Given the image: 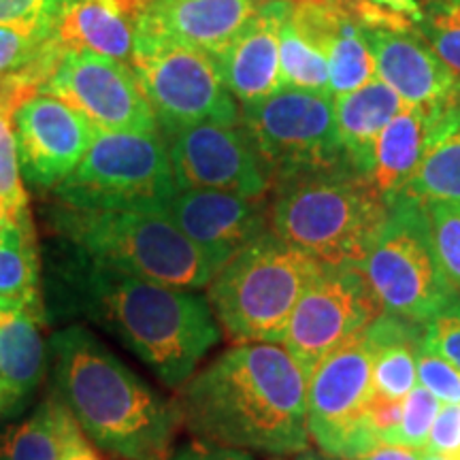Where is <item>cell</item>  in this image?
Returning <instances> with one entry per match:
<instances>
[{
	"mask_svg": "<svg viewBox=\"0 0 460 460\" xmlns=\"http://www.w3.org/2000/svg\"><path fill=\"white\" fill-rule=\"evenodd\" d=\"M197 439L267 456L309 450L307 376L281 343H234L180 388Z\"/></svg>",
	"mask_w": 460,
	"mask_h": 460,
	"instance_id": "obj_1",
	"label": "cell"
},
{
	"mask_svg": "<svg viewBox=\"0 0 460 460\" xmlns=\"http://www.w3.org/2000/svg\"><path fill=\"white\" fill-rule=\"evenodd\" d=\"M48 345L51 394L99 450L115 460L171 452L181 427L177 399L160 394L85 326H62Z\"/></svg>",
	"mask_w": 460,
	"mask_h": 460,
	"instance_id": "obj_2",
	"label": "cell"
},
{
	"mask_svg": "<svg viewBox=\"0 0 460 460\" xmlns=\"http://www.w3.org/2000/svg\"><path fill=\"white\" fill-rule=\"evenodd\" d=\"M71 307L135 354L164 388L180 390L220 343L207 296L111 271L79 256Z\"/></svg>",
	"mask_w": 460,
	"mask_h": 460,
	"instance_id": "obj_3",
	"label": "cell"
},
{
	"mask_svg": "<svg viewBox=\"0 0 460 460\" xmlns=\"http://www.w3.org/2000/svg\"><path fill=\"white\" fill-rule=\"evenodd\" d=\"M388 209L369 177L339 164L275 181L271 230L322 267H360Z\"/></svg>",
	"mask_w": 460,
	"mask_h": 460,
	"instance_id": "obj_4",
	"label": "cell"
},
{
	"mask_svg": "<svg viewBox=\"0 0 460 460\" xmlns=\"http://www.w3.org/2000/svg\"><path fill=\"white\" fill-rule=\"evenodd\" d=\"M54 226L77 256L130 278L197 292L217 273L166 207L75 209L58 203Z\"/></svg>",
	"mask_w": 460,
	"mask_h": 460,
	"instance_id": "obj_5",
	"label": "cell"
},
{
	"mask_svg": "<svg viewBox=\"0 0 460 460\" xmlns=\"http://www.w3.org/2000/svg\"><path fill=\"white\" fill-rule=\"evenodd\" d=\"M322 269L267 230L222 264L207 286V301L230 341L284 343L296 303Z\"/></svg>",
	"mask_w": 460,
	"mask_h": 460,
	"instance_id": "obj_6",
	"label": "cell"
},
{
	"mask_svg": "<svg viewBox=\"0 0 460 460\" xmlns=\"http://www.w3.org/2000/svg\"><path fill=\"white\" fill-rule=\"evenodd\" d=\"M388 205V220L358 269L382 312L427 324L460 292L437 261L424 203L401 192Z\"/></svg>",
	"mask_w": 460,
	"mask_h": 460,
	"instance_id": "obj_7",
	"label": "cell"
},
{
	"mask_svg": "<svg viewBox=\"0 0 460 460\" xmlns=\"http://www.w3.org/2000/svg\"><path fill=\"white\" fill-rule=\"evenodd\" d=\"M51 192L75 209H137L166 207L180 190L163 132L99 130L77 169Z\"/></svg>",
	"mask_w": 460,
	"mask_h": 460,
	"instance_id": "obj_8",
	"label": "cell"
},
{
	"mask_svg": "<svg viewBox=\"0 0 460 460\" xmlns=\"http://www.w3.org/2000/svg\"><path fill=\"white\" fill-rule=\"evenodd\" d=\"M130 66L164 139L203 122L241 124V105L211 54L139 37Z\"/></svg>",
	"mask_w": 460,
	"mask_h": 460,
	"instance_id": "obj_9",
	"label": "cell"
},
{
	"mask_svg": "<svg viewBox=\"0 0 460 460\" xmlns=\"http://www.w3.org/2000/svg\"><path fill=\"white\" fill-rule=\"evenodd\" d=\"M241 126L254 143L271 181L348 164L335 135L332 96L284 88L241 105Z\"/></svg>",
	"mask_w": 460,
	"mask_h": 460,
	"instance_id": "obj_10",
	"label": "cell"
},
{
	"mask_svg": "<svg viewBox=\"0 0 460 460\" xmlns=\"http://www.w3.org/2000/svg\"><path fill=\"white\" fill-rule=\"evenodd\" d=\"M371 394V348L365 331L322 358L307 377V429L322 454L356 460L382 441L362 407Z\"/></svg>",
	"mask_w": 460,
	"mask_h": 460,
	"instance_id": "obj_11",
	"label": "cell"
},
{
	"mask_svg": "<svg viewBox=\"0 0 460 460\" xmlns=\"http://www.w3.org/2000/svg\"><path fill=\"white\" fill-rule=\"evenodd\" d=\"M379 314L358 267H324L296 303L281 345L309 377L322 358L358 337Z\"/></svg>",
	"mask_w": 460,
	"mask_h": 460,
	"instance_id": "obj_12",
	"label": "cell"
},
{
	"mask_svg": "<svg viewBox=\"0 0 460 460\" xmlns=\"http://www.w3.org/2000/svg\"><path fill=\"white\" fill-rule=\"evenodd\" d=\"M177 190L271 197L273 181L241 124L203 122L166 137Z\"/></svg>",
	"mask_w": 460,
	"mask_h": 460,
	"instance_id": "obj_13",
	"label": "cell"
},
{
	"mask_svg": "<svg viewBox=\"0 0 460 460\" xmlns=\"http://www.w3.org/2000/svg\"><path fill=\"white\" fill-rule=\"evenodd\" d=\"M43 94L77 109L101 132L160 130L130 65L92 54L65 51Z\"/></svg>",
	"mask_w": 460,
	"mask_h": 460,
	"instance_id": "obj_14",
	"label": "cell"
},
{
	"mask_svg": "<svg viewBox=\"0 0 460 460\" xmlns=\"http://www.w3.org/2000/svg\"><path fill=\"white\" fill-rule=\"evenodd\" d=\"M22 175L28 186L54 190L77 169L96 130L77 109L51 94H37L13 113Z\"/></svg>",
	"mask_w": 460,
	"mask_h": 460,
	"instance_id": "obj_15",
	"label": "cell"
},
{
	"mask_svg": "<svg viewBox=\"0 0 460 460\" xmlns=\"http://www.w3.org/2000/svg\"><path fill=\"white\" fill-rule=\"evenodd\" d=\"M166 211L220 271L234 254L271 230V197L247 199L216 190H180Z\"/></svg>",
	"mask_w": 460,
	"mask_h": 460,
	"instance_id": "obj_16",
	"label": "cell"
},
{
	"mask_svg": "<svg viewBox=\"0 0 460 460\" xmlns=\"http://www.w3.org/2000/svg\"><path fill=\"white\" fill-rule=\"evenodd\" d=\"M365 28V26H362ZM377 79L407 105L452 109L460 105V77L444 65L418 31L365 28Z\"/></svg>",
	"mask_w": 460,
	"mask_h": 460,
	"instance_id": "obj_17",
	"label": "cell"
},
{
	"mask_svg": "<svg viewBox=\"0 0 460 460\" xmlns=\"http://www.w3.org/2000/svg\"><path fill=\"white\" fill-rule=\"evenodd\" d=\"M267 0H147L139 37L220 54Z\"/></svg>",
	"mask_w": 460,
	"mask_h": 460,
	"instance_id": "obj_18",
	"label": "cell"
},
{
	"mask_svg": "<svg viewBox=\"0 0 460 460\" xmlns=\"http://www.w3.org/2000/svg\"><path fill=\"white\" fill-rule=\"evenodd\" d=\"M290 4L292 0H267L237 37L214 56L224 85L239 105H250L284 90L279 32Z\"/></svg>",
	"mask_w": 460,
	"mask_h": 460,
	"instance_id": "obj_19",
	"label": "cell"
},
{
	"mask_svg": "<svg viewBox=\"0 0 460 460\" xmlns=\"http://www.w3.org/2000/svg\"><path fill=\"white\" fill-rule=\"evenodd\" d=\"M339 15V0H292L279 32L284 88L331 96L329 54Z\"/></svg>",
	"mask_w": 460,
	"mask_h": 460,
	"instance_id": "obj_20",
	"label": "cell"
},
{
	"mask_svg": "<svg viewBox=\"0 0 460 460\" xmlns=\"http://www.w3.org/2000/svg\"><path fill=\"white\" fill-rule=\"evenodd\" d=\"M45 307L0 301V379L7 390L4 416L13 418L31 405L49 373V345L43 337Z\"/></svg>",
	"mask_w": 460,
	"mask_h": 460,
	"instance_id": "obj_21",
	"label": "cell"
},
{
	"mask_svg": "<svg viewBox=\"0 0 460 460\" xmlns=\"http://www.w3.org/2000/svg\"><path fill=\"white\" fill-rule=\"evenodd\" d=\"M147 0H68L56 22L65 51L130 65Z\"/></svg>",
	"mask_w": 460,
	"mask_h": 460,
	"instance_id": "obj_22",
	"label": "cell"
},
{
	"mask_svg": "<svg viewBox=\"0 0 460 460\" xmlns=\"http://www.w3.org/2000/svg\"><path fill=\"white\" fill-rule=\"evenodd\" d=\"M441 111L446 109H429L405 102L377 137L367 177L388 203L410 183L427 147L430 128Z\"/></svg>",
	"mask_w": 460,
	"mask_h": 460,
	"instance_id": "obj_23",
	"label": "cell"
},
{
	"mask_svg": "<svg viewBox=\"0 0 460 460\" xmlns=\"http://www.w3.org/2000/svg\"><path fill=\"white\" fill-rule=\"evenodd\" d=\"M402 105L405 102L382 79H373L358 90L332 99L339 147H341L345 163L360 175H369L377 137L401 111Z\"/></svg>",
	"mask_w": 460,
	"mask_h": 460,
	"instance_id": "obj_24",
	"label": "cell"
},
{
	"mask_svg": "<svg viewBox=\"0 0 460 460\" xmlns=\"http://www.w3.org/2000/svg\"><path fill=\"white\" fill-rule=\"evenodd\" d=\"M365 339L371 348V393L402 401L418 384L416 348L424 324L382 312L365 329Z\"/></svg>",
	"mask_w": 460,
	"mask_h": 460,
	"instance_id": "obj_25",
	"label": "cell"
},
{
	"mask_svg": "<svg viewBox=\"0 0 460 460\" xmlns=\"http://www.w3.org/2000/svg\"><path fill=\"white\" fill-rule=\"evenodd\" d=\"M405 194L420 203L460 205V105L437 115Z\"/></svg>",
	"mask_w": 460,
	"mask_h": 460,
	"instance_id": "obj_26",
	"label": "cell"
},
{
	"mask_svg": "<svg viewBox=\"0 0 460 460\" xmlns=\"http://www.w3.org/2000/svg\"><path fill=\"white\" fill-rule=\"evenodd\" d=\"M0 301L45 307L32 224H7L0 228Z\"/></svg>",
	"mask_w": 460,
	"mask_h": 460,
	"instance_id": "obj_27",
	"label": "cell"
},
{
	"mask_svg": "<svg viewBox=\"0 0 460 460\" xmlns=\"http://www.w3.org/2000/svg\"><path fill=\"white\" fill-rule=\"evenodd\" d=\"M339 3H341V15H339L335 32H332L329 54V82L332 99L358 90L365 84L377 79L376 58H373L371 45L367 41L365 28L349 13L343 0H339Z\"/></svg>",
	"mask_w": 460,
	"mask_h": 460,
	"instance_id": "obj_28",
	"label": "cell"
},
{
	"mask_svg": "<svg viewBox=\"0 0 460 460\" xmlns=\"http://www.w3.org/2000/svg\"><path fill=\"white\" fill-rule=\"evenodd\" d=\"M58 410L48 394L24 418L0 424V460H58Z\"/></svg>",
	"mask_w": 460,
	"mask_h": 460,
	"instance_id": "obj_29",
	"label": "cell"
},
{
	"mask_svg": "<svg viewBox=\"0 0 460 460\" xmlns=\"http://www.w3.org/2000/svg\"><path fill=\"white\" fill-rule=\"evenodd\" d=\"M65 54L51 24H0V82Z\"/></svg>",
	"mask_w": 460,
	"mask_h": 460,
	"instance_id": "obj_30",
	"label": "cell"
},
{
	"mask_svg": "<svg viewBox=\"0 0 460 460\" xmlns=\"http://www.w3.org/2000/svg\"><path fill=\"white\" fill-rule=\"evenodd\" d=\"M13 113L0 107V226L32 224L26 181L17 154Z\"/></svg>",
	"mask_w": 460,
	"mask_h": 460,
	"instance_id": "obj_31",
	"label": "cell"
},
{
	"mask_svg": "<svg viewBox=\"0 0 460 460\" xmlns=\"http://www.w3.org/2000/svg\"><path fill=\"white\" fill-rule=\"evenodd\" d=\"M420 34L444 65L460 77V7L447 3H427Z\"/></svg>",
	"mask_w": 460,
	"mask_h": 460,
	"instance_id": "obj_32",
	"label": "cell"
},
{
	"mask_svg": "<svg viewBox=\"0 0 460 460\" xmlns=\"http://www.w3.org/2000/svg\"><path fill=\"white\" fill-rule=\"evenodd\" d=\"M437 261L454 290L460 292V205L424 203Z\"/></svg>",
	"mask_w": 460,
	"mask_h": 460,
	"instance_id": "obj_33",
	"label": "cell"
},
{
	"mask_svg": "<svg viewBox=\"0 0 460 460\" xmlns=\"http://www.w3.org/2000/svg\"><path fill=\"white\" fill-rule=\"evenodd\" d=\"M439 410L441 402L427 388L416 384L411 393L402 399V416L396 446L411 447L418 452L427 450L430 429H433Z\"/></svg>",
	"mask_w": 460,
	"mask_h": 460,
	"instance_id": "obj_34",
	"label": "cell"
},
{
	"mask_svg": "<svg viewBox=\"0 0 460 460\" xmlns=\"http://www.w3.org/2000/svg\"><path fill=\"white\" fill-rule=\"evenodd\" d=\"M416 371L420 386L427 388L441 405L460 402V371L430 349L424 339L416 348Z\"/></svg>",
	"mask_w": 460,
	"mask_h": 460,
	"instance_id": "obj_35",
	"label": "cell"
},
{
	"mask_svg": "<svg viewBox=\"0 0 460 460\" xmlns=\"http://www.w3.org/2000/svg\"><path fill=\"white\" fill-rule=\"evenodd\" d=\"M424 341L460 371V295L424 324Z\"/></svg>",
	"mask_w": 460,
	"mask_h": 460,
	"instance_id": "obj_36",
	"label": "cell"
},
{
	"mask_svg": "<svg viewBox=\"0 0 460 460\" xmlns=\"http://www.w3.org/2000/svg\"><path fill=\"white\" fill-rule=\"evenodd\" d=\"M68 0H0V24L56 26Z\"/></svg>",
	"mask_w": 460,
	"mask_h": 460,
	"instance_id": "obj_37",
	"label": "cell"
},
{
	"mask_svg": "<svg viewBox=\"0 0 460 460\" xmlns=\"http://www.w3.org/2000/svg\"><path fill=\"white\" fill-rule=\"evenodd\" d=\"M362 416L369 429L382 444H396L402 416V401L386 399V396L369 394L365 407H362Z\"/></svg>",
	"mask_w": 460,
	"mask_h": 460,
	"instance_id": "obj_38",
	"label": "cell"
},
{
	"mask_svg": "<svg viewBox=\"0 0 460 460\" xmlns=\"http://www.w3.org/2000/svg\"><path fill=\"white\" fill-rule=\"evenodd\" d=\"M424 452L439 454V456L450 460H460V402L441 405Z\"/></svg>",
	"mask_w": 460,
	"mask_h": 460,
	"instance_id": "obj_39",
	"label": "cell"
},
{
	"mask_svg": "<svg viewBox=\"0 0 460 460\" xmlns=\"http://www.w3.org/2000/svg\"><path fill=\"white\" fill-rule=\"evenodd\" d=\"M58 460H101L96 447L79 424L75 422L66 407L58 401Z\"/></svg>",
	"mask_w": 460,
	"mask_h": 460,
	"instance_id": "obj_40",
	"label": "cell"
},
{
	"mask_svg": "<svg viewBox=\"0 0 460 460\" xmlns=\"http://www.w3.org/2000/svg\"><path fill=\"white\" fill-rule=\"evenodd\" d=\"M158 460H256L254 454L233 450V447H224L216 444H207V441H192V444L180 446L171 450L166 456Z\"/></svg>",
	"mask_w": 460,
	"mask_h": 460,
	"instance_id": "obj_41",
	"label": "cell"
},
{
	"mask_svg": "<svg viewBox=\"0 0 460 460\" xmlns=\"http://www.w3.org/2000/svg\"><path fill=\"white\" fill-rule=\"evenodd\" d=\"M356 460H422V452L396 444H377L371 452Z\"/></svg>",
	"mask_w": 460,
	"mask_h": 460,
	"instance_id": "obj_42",
	"label": "cell"
},
{
	"mask_svg": "<svg viewBox=\"0 0 460 460\" xmlns=\"http://www.w3.org/2000/svg\"><path fill=\"white\" fill-rule=\"evenodd\" d=\"M371 3L379 4V7H386L390 11H394V13L410 17V20L416 22L418 26L422 24L424 9H422V4L418 3V0H371Z\"/></svg>",
	"mask_w": 460,
	"mask_h": 460,
	"instance_id": "obj_43",
	"label": "cell"
},
{
	"mask_svg": "<svg viewBox=\"0 0 460 460\" xmlns=\"http://www.w3.org/2000/svg\"><path fill=\"white\" fill-rule=\"evenodd\" d=\"M295 460H341L335 456H329V454H322V452H312V450H305L301 454H296Z\"/></svg>",
	"mask_w": 460,
	"mask_h": 460,
	"instance_id": "obj_44",
	"label": "cell"
},
{
	"mask_svg": "<svg viewBox=\"0 0 460 460\" xmlns=\"http://www.w3.org/2000/svg\"><path fill=\"white\" fill-rule=\"evenodd\" d=\"M4 405H7V390H4L3 379H0V413L4 411Z\"/></svg>",
	"mask_w": 460,
	"mask_h": 460,
	"instance_id": "obj_45",
	"label": "cell"
},
{
	"mask_svg": "<svg viewBox=\"0 0 460 460\" xmlns=\"http://www.w3.org/2000/svg\"><path fill=\"white\" fill-rule=\"evenodd\" d=\"M422 460H450V458H446V456H439V454L422 452Z\"/></svg>",
	"mask_w": 460,
	"mask_h": 460,
	"instance_id": "obj_46",
	"label": "cell"
},
{
	"mask_svg": "<svg viewBox=\"0 0 460 460\" xmlns=\"http://www.w3.org/2000/svg\"><path fill=\"white\" fill-rule=\"evenodd\" d=\"M427 3H447V4H458L460 7V0H424V4Z\"/></svg>",
	"mask_w": 460,
	"mask_h": 460,
	"instance_id": "obj_47",
	"label": "cell"
},
{
	"mask_svg": "<svg viewBox=\"0 0 460 460\" xmlns=\"http://www.w3.org/2000/svg\"><path fill=\"white\" fill-rule=\"evenodd\" d=\"M0 228H3V226H0Z\"/></svg>",
	"mask_w": 460,
	"mask_h": 460,
	"instance_id": "obj_48",
	"label": "cell"
}]
</instances>
